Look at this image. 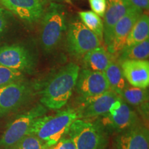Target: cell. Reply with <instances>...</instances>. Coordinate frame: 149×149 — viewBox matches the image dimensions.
I'll list each match as a JSON object with an SVG mask.
<instances>
[{"label": "cell", "mask_w": 149, "mask_h": 149, "mask_svg": "<svg viewBox=\"0 0 149 149\" xmlns=\"http://www.w3.org/2000/svg\"><path fill=\"white\" fill-rule=\"evenodd\" d=\"M79 70L77 64L70 62L54 74L41 91V104L53 110L64 107L72 95Z\"/></svg>", "instance_id": "obj_1"}, {"label": "cell", "mask_w": 149, "mask_h": 149, "mask_svg": "<svg viewBox=\"0 0 149 149\" xmlns=\"http://www.w3.org/2000/svg\"><path fill=\"white\" fill-rule=\"evenodd\" d=\"M80 118L79 111L71 108L48 116L44 115L35 121L29 135L36 136L50 148L64 138L74 121Z\"/></svg>", "instance_id": "obj_2"}, {"label": "cell", "mask_w": 149, "mask_h": 149, "mask_svg": "<svg viewBox=\"0 0 149 149\" xmlns=\"http://www.w3.org/2000/svg\"><path fill=\"white\" fill-rule=\"evenodd\" d=\"M40 32V42L44 51L50 53L60 43L66 29V13L64 6L51 3L44 15Z\"/></svg>", "instance_id": "obj_3"}, {"label": "cell", "mask_w": 149, "mask_h": 149, "mask_svg": "<svg viewBox=\"0 0 149 149\" xmlns=\"http://www.w3.org/2000/svg\"><path fill=\"white\" fill-rule=\"evenodd\" d=\"M68 134L77 149H104L108 143L103 125L90 119H77Z\"/></svg>", "instance_id": "obj_4"}, {"label": "cell", "mask_w": 149, "mask_h": 149, "mask_svg": "<svg viewBox=\"0 0 149 149\" xmlns=\"http://www.w3.org/2000/svg\"><path fill=\"white\" fill-rule=\"evenodd\" d=\"M47 109L42 104H37L29 111L17 117L9 123L0 137V148L9 149L26 135H29L35 120L46 114Z\"/></svg>", "instance_id": "obj_5"}, {"label": "cell", "mask_w": 149, "mask_h": 149, "mask_svg": "<svg viewBox=\"0 0 149 149\" xmlns=\"http://www.w3.org/2000/svg\"><path fill=\"white\" fill-rule=\"evenodd\" d=\"M101 41L80 21L70 24L66 37L68 53L76 57L84 55L94 48L101 46Z\"/></svg>", "instance_id": "obj_6"}, {"label": "cell", "mask_w": 149, "mask_h": 149, "mask_svg": "<svg viewBox=\"0 0 149 149\" xmlns=\"http://www.w3.org/2000/svg\"><path fill=\"white\" fill-rule=\"evenodd\" d=\"M32 88L23 80L0 88V115L4 116L17 111L31 99Z\"/></svg>", "instance_id": "obj_7"}, {"label": "cell", "mask_w": 149, "mask_h": 149, "mask_svg": "<svg viewBox=\"0 0 149 149\" xmlns=\"http://www.w3.org/2000/svg\"><path fill=\"white\" fill-rule=\"evenodd\" d=\"M0 65L23 73H31L36 66V61L26 48L12 44L0 46Z\"/></svg>", "instance_id": "obj_8"}, {"label": "cell", "mask_w": 149, "mask_h": 149, "mask_svg": "<svg viewBox=\"0 0 149 149\" xmlns=\"http://www.w3.org/2000/svg\"><path fill=\"white\" fill-rule=\"evenodd\" d=\"M75 88L84 100L101 95L110 89L104 72L87 68L79 70Z\"/></svg>", "instance_id": "obj_9"}, {"label": "cell", "mask_w": 149, "mask_h": 149, "mask_svg": "<svg viewBox=\"0 0 149 149\" xmlns=\"http://www.w3.org/2000/svg\"><path fill=\"white\" fill-rule=\"evenodd\" d=\"M141 14V10L130 7L126 13L117 22L113 29L111 42L107 46L109 53L116 55L122 51L130 30Z\"/></svg>", "instance_id": "obj_10"}, {"label": "cell", "mask_w": 149, "mask_h": 149, "mask_svg": "<svg viewBox=\"0 0 149 149\" xmlns=\"http://www.w3.org/2000/svg\"><path fill=\"white\" fill-rule=\"evenodd\" d=\"M0 3L15 15L30 24L39 21L44 13V0H0Z\"/></svg>", "instance_id": "obj_11"}, {"label": "cell", "mask_w": 149, "mask_h": 149, "mask_svg": "<svg viewBox=\"0 0 149 149\" xmlns=\"http://www.w3.org/2000/svg\"><path fill=\"white\" fill-rule=\"evenodd\" d=\"M137 116L135 111L121 97L110 108L109 113L104 116V122L112 129L122 131L135 125Z\"/></svg>", "instance_id": "obj_12"}, {"label": "cell", "mask_w": 149, "mask_h": 149, "mask_svg": "<svg viewBox=\"0 0 149 149\" xmlns=\"http://www.w3.org/2000/svg\"><path fill=\"white\" fill-rule=\"evenodd\" d=\"M121 96L109 89L105 93L84 100L83 109L79 111L81 119H91L100 116H106L110 108Z\"/></svg>", "instance_id": "obj_13"}, {"label": "cell", "mask_w": 149, "mask_h": 149, "mask_svg": "<svg viewBox=\"0 0 149 149\" xmlns=\"http://www.w3.org/2000/svg\"><path fill=\"white\" fill-rule=\"evenodd\" d=\"M115 145L117 149H149L148 128L135 124L117 137Z\"/></svg>", "instance_id": "obj_14"}, {"label": "cell", "mask_w": 149, "mask_h": 149, "mask_svg": "<svg viewBox=\"0 0 149 149\" xmlns=\"http://www.w3.org/2000/svg\"><path fill=\"white\" fill-rule=\"evenodd\" d=\"M124 77L132 86L147 88L149 85V61L126 60L121 62Z\"/></svg>", "instance_id": "obj_15"}, {"label": "cell", "mask_w": 149, "mask_h": 149, "mask_svg": "<svg viewBox=\"0 0 149 149\" xmlns=\"http://www.w3.org/2000/svg\"><path fill=\"white\" fill-rule=\"evenodd\" d=\"M130 7L132 6H130L126 0H107V8L103 22V40L107 47L111 42L115 24L126 13Z\"/></svg>", "instance_id": "obj_16"}, {"label": "cell", "mask_w": 149, "mask_h": 149, "mask_svg": "<svg viewBox=\"0 0 149 149\" xmlns=\"http://www.w3.org/2000/svg\"><path fill=\"white\" fill-rule=\"evenodd\" d=\"M113 61V55L102 46L86 53L83 58L84 68L100 72H104Z\"/></svg>", "instance_id": "obj_17"}, {"label": "cell", "mask_w": 149, "mask_h": 149, "mask_svg": "<svg viewBox=\"0 0 149 149\" xmlns=\"http://www.w3.org/2000/svg\"><path fill=\"white\" fill-rule=\"evenodd\" d=\"M121 97L126 103L137 107L144 113L148 112V93L146 88H137L126 84L120 94Z\"/></svg>", "instance_id": "obj_18"}, {"label": "cell", "mask_w": 149, "mask_h": 149, "mask_svg": "<svg viewBox=\"0 0 149 149\" xmlns=\"http://www.w3.org/2000/svg\"><path fill=\"white\" fill-rule=\"evenodd\" d=\"M149 37V17L141 14L134 24L126 39L124 48L130 47L148 40Z\"/></svg>", "instance_id": "obj_19"}, {"label": "cell", "mask_w": 149, "mask_h": 149, "mask_svg": "<svg viewBox=\"0 0 149 149\" xmlns=\"http://www.w3.org/2000/svg\"><path fill=\"white\" fill-rule=\"evenodd\" d=\"M104 72L109 83L110 89L120 95L127 84L121 66L118 63L113 60Z\"/></svg>", "instance_id": "obj_20"}, {"label": "cell", "mask_w": 149, "mask_h": 149, "mask_svg": "<svg viewBox=\"0 0 149 149\" xmlns=\"http://www.w3.org/2000/svg\"><path fill=\"white\" fill-rule=\"evenodd\" d=\"M118 60H147L149 56V39L130 47L123 48L118 53Z\"/></svg>", "instance_id": "obj_21"}, {"label": "cell", "mask_w": 149, "mask_h": 149, "mask_svg": "<svg viewBox=\"0 0 149 149\" xmlns=\"http://www.w3.org/2000/svg\"><path fill=\"white\" fill-rule=\"evenodd\" d=\"M78 14L84 25L96 35L102 42L104 37V24L101 17L90 10L81 11Z\"/></svg>", "instance_id": "obj_22"}, {"label": "cell", "mask_w": 149, "mask_h": 149, "mask_svg": "<svg viewBox=\"0 0 149 149\" xmlns=\"http://www.w3.org/2000/svg\"><path fill=\"white\" fill-rule=\"evenodd\" d=\"M24 77L23 72L0 65V88L23 80Z\"/></svg>", "instance_id": "obj_23"}, {"label": "cell", "mask_w": 149, "mask_h": 149, "mask_svg": "<svg viewBox=\"0 0 149 149\" xmlns=\"http://www.w3.org/2000/svg\"><path fill=\"white\" fill-rule=\"evenodd\" d=\"M9 149H49V148L36 136L27 135Z\"/></svg>", "instance_id": "obj_24"}, {"label": "cell", "mask_w": 149, "mask_h": 149, "mask_svg": "<svg viewBox=\"0 0 149 149\" xmlns=\"http://www.w3.org/2000/svg\"><path fill=\"white\" fill-rule=\"evenodd\" d=\"M93 12L100 16L104 17L107 8V0H88Z\"/></svg>", "instance_id": "obj_25"}, {"label": "cell", "mask_w": 149, "mask_h": 149, "mask_svg": "<svg viewBox=\"0 0 149 149\" xmlns=\"http://www.w3.org/2000/svg\"><path fill=\"white\" fill-rule=\"evenodd\" d=\"M49 149H77L75 145L70 138H62Z\"/></svg>", "instance_id": "obj_26"}, {"label": "cell", "mask_w": 149, "mask_h": 149, "mask_svg": "<svg viewBox=\"0 0 149 149\" xmlns=\"http://www.w3.org/2000/svg\"><path fill=\"white\" fill-rule=\"evenodd\" d=\"M130 6L143 11L148 10L149 7V0H126Z\"/></svg>", "instance_id": "obj_27"}, {"label": "cell", "mask_w": 149, "mask_h": 149, "mask_svg": "<svg viewBox=\"0 0 149 149\" xmlns=\"http://www.w3.org/2000/svg\"><path fill=\"white\" fill-rule=\"evenodd\" d=\"M7 19L6 13L2 7L0 6V35L2 33L6 28Z\"/></svg>", "instance_id": "obj_28"}, {"label": "cell", "mask_w": 149, "mask_h": 149, "mask_svg": "<svg viewBox=\"0 0 149 149\" xmlns=\"http://www.w3.org/2000/svg\"><path fill=\"white\" fill-rule=\"evenodd\" d=\"M53 1H66V2H70L71 0H53Z\"/></svg>", "instance_id": "obj_29"}]
</instances>
